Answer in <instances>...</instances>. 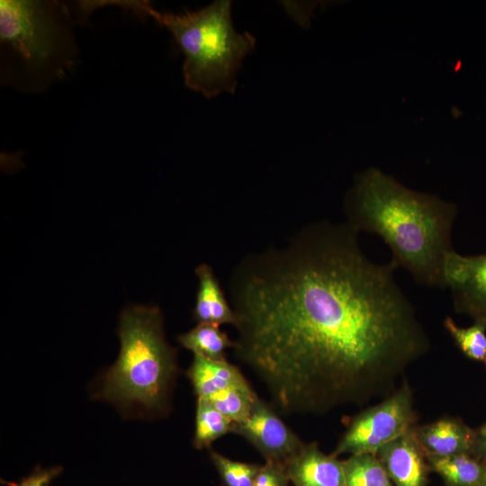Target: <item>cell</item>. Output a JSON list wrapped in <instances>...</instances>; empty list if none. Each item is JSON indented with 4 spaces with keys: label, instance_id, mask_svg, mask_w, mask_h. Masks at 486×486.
<instances>
[{
    "label": "cell",
    "instance_id": "cell-19",
    "mask_svg": "<svg viewBox=\"0 0 486 486\" xmlns=\"http://www.w3.org/2000/svg\"><path fill=\"white\" fill-rule=\"evenodd\" d=\"M444 327L462 353L469 359L484 362L486 359V326L480 322L467 328L455 324L446 317Z\"/></svg>",
    "mask_w": 486,
    "mask_h": 486
},
{
    "label": "cell",
    "instance_id": "cell-11",
    "mask_svg": "<svg viewBox=\"0 0 486 486\" xmlns=\"http://www.w3.org/2000/svg\"><path fill=\"white\" fill-rule=\"evenodd\" d=\"M285 468L294 486H345L343 461L324 454L316 443L304 444Z\"/></svg>",
    "mask_w": 486,
    "mask_h": 486
},
{
    "label": "cell",
    "instance_id": "cell-22",
    "mask_svg": "<svg viewBox=\"0 0 486 486\" xmlns=\"http://www.w3.org/2000/svg\"><path fill=\"white\" fill-rule=\"evenodd\" d=\"M62 472L60 466L50 468H36L31 474L22 478L16 483H11L10 486H50L51 482Z\"/></svg>",
    "mask_w": 486,
    "mask_h": 486
},
{
    "label": "cell",
    "instance_id": "cell-12",
    "mask_svg": "<svg viewBox=\"0 0 486 486\" xmlns=\"http://www.w3.org/2000/svg\"><path fill=\"white\" fill-rule=\"evenodd\" d=\"M194 356L187 376L197 398L205 399L230 387L249 384L239 369L227 360Z\"/></svg>",
    "mask_w": 486,
    "mask_h": 486
},
{
    "label": "cell",
    "instance_id": "cell-14",
    "mask_svg": "<svg viewBox=\"0 0 486 486\" xmlns=\"http://www.w3.org/2000/svg\"><path fill=\"white\" fill-rule=\"evenodd\" d=\"M426 458L446 486H486V464L471 454Z\"/></svg>",
    "mask_w": 486,
    "mask_h": 486
},
{
    "label": "cell",
    "instance_id": "cell-23",
    "mask_svg": "<svg viewBox=\"0 0 486 486\" xmlns=\"http://www.w3.org/2000/svg\"><path fill=\"white\" fill-rule=\"evenodd\" d=\"M472 455L482 462H486V423L474 429Z\"/></svg>",
    "mask_w": 486,
    "mask_h": 486
},
{
    "label": "cell",
    "instance_id": "cell-20",
    "mask_svg": "<svg viewBox=\"0 0 486 486\" xmlns=\"http://www.w3.org/2000/svg\"><path fill=\"white\" fill-rule=\"evenodd\" d=\"M210 456L223 486H252L261 467L231 460L216 451H211Z\"/></svg>",
    "mask_w": 486,
    "mask_h": 486
},
{
    "label": "cell",
    "instance_id": "cell-2",
    "mask_svg": "<svg viewBox=\"0 0 486 486\" xmlns=\"http://www.w3.org/2000/svg\"><path fill=\"white\" fill-rule=\"evenodd\" d=\"M347 225L378 235L392 252L390 262L424 286L445 288L446 254L454 249L457 208L439 197L405 187L371 167L355 180L345 202Z\"/></svg>",
    "mask_w": 486,
    "mask_h": 486
},
{
    "label": "cell",
    "instance_id": "cell-1",
    "mask_svg": "<svg viewBox=\"0 0 486 486\" xmlns=\"http://www.w3.org/2000/svg\"><path fill=\"white\" fill-rule=\"evenodd\" d=\"M346 224L309 227L243 275L236 356L286 414H325L393 393L430 347L391 263L371 261Z\"/></svg>",
    "mask_w": 486,
    "mask_h": 486
},
{
    "label": "cell",
    "instance_id": "cell-6",
    "mask_svg": "<svg viewBox=\"0 0 486 486\" xmlns=\"http://www.w3.org/2000/svg\"><path fill=\"white\" fill-rule=\"evenodd\" d=\"M0 38L26 60L45 61L56 49V29L38 1L1 0Z\"/></svg>",
    "mask_w": 486,
    "mask_h": 486
},
{
    "label": "cell",
    "instance_id": "cell-8",
    "mask_svg": "<svg viewBox=\"0 0 486 486\" xmlns=\"http://www.w3.org/2000/svg\"><path fill=\"white\" fill-rule=\"evenodd\" d=\"M443 276L454 310L486 326V254L464 256L454 249L448 251Z\"/></svg>",
    "mask_w": 486,
    "mask_h": 486
},
{
    "label": "cell",
    "instance_id": "cell-7",
    "mask_svg": "<svg viewBox=\"0 0 486 486\" xmlns=\"http://www.w3.org/2000/svg\"><path fill=\"white\" fill-rule=\"evenodd\" d=\"M231 433L248 441L266 462L285 465L303 446L300 437L270 404L258 396L245 419L233 423Z\"/></svg>",
    "mask_w": 486,
    "mask_h": 486
},
{
    "label": "cell",
    "instance_id": "cell-9",
    "mask_svg": "<svg viewBox=\"0 0 486 486\" xmlns=\"http://www.w3.org/2000/svg\"><path fill=\"white\" fill-rule=\"evenodd\" d=\"M412 429L376 454L394 486L427 485L430 469Z\"/></svg>",
    "mask_w": 486,
    "mask_h": 486
},
{
    "label": "cell",
    "instance_id": "cell-15",
    "mask_svg": "<svg viewBox=\"0 0 486 486\" xmlns=\"http://www.w3.org/2000/svg\"><path fill=\"white\" fill-rule=\"evenodd\" d=\"M184 348L212 360H226L225 352L234 346L228 335L213 323H198L196 327L178 337Z\"/></svg>",
    "mask_w": 486,
    "mask_h": 486
},
{
    "label": "cell",
    "instance_id": "cell-5",
    "mask_svg": "<svg viewBox=\"0 0 486 486\" xmlns=\"http://www.w3.org/2000/svg\"><path fill=\"white\" fill-rule=\"evenodd\" d=\"M416 419L412 391L404 382L382 401L352 418L333 454H376L382 447L411 430Z\"/></svg>",
    "mask_w": 486,
    "mask_h": 486
},
{
    "label": "cell",
    "instance_id": "cell-17",
    "mask_svg": "<svg viewBox=\"0 0 486 486\" xmlns=\"http://www.w3.org/2000/svg\"><path fill=\"white\" fill-rule=\"evenodd\" d=\"M233 422L220 413L205 399L197 398L193 444L197 449L208 448L218 438L231 432Z\"/></svg>",
    "mask_w": 486,
    "mask_h": 486
},
{
    "label": "cell",
    "instance_id": "cell-25",
    "mask_svg": "<svg viewBox=\"0 0 486 486\" xmlns=\"http://www.w3.org/2000/svg\"><path fill=\"white\" fill-rule=\"evenodd\" d=\"M486 464V462H484Z\"/></svg>",
    "mask_w": 486,
    "mask_h": 486
},
{
    "label": "cell",
    "instance_id": "cell-18",
    "mask_svg": "<svg viewBox=\"0 0 486 486\" xmlns=\"http://www.w3.org/2000/svg\"><path fill=\"white\" fill-rule=\"evenodd\" d=\"M256 398L248 384L221 390L205 400L231 422L238 423L247 418Z\"/></svg>",
    "mask_w": 486,
    "mask_h": 486
},
{
    "label": "cell",
    "instance_id": "cell-3",
    "mask_svg": "<svg viewBox=\"0 0 486 486\" xmlns=\"http://www.w3.org/2000/svg\"><path fill=\"white\" fill-rule=\"evenodd\" d=\"M81 5L87 13L115 5L149 16L166 28L184 55V84L208 98L222 92L234 93L243 59L256 46L253 35L234 29L229 0L214 1L202 9L183 14L161 13L142 0L84 1Z\"/></svg>",
    "mask_w": 486,
    "mask_h": 486
},
{
    "label": "cell",
    "instance_id": "cell-21",
    "mask_svg": "<svg viewBox=\"0 0 486 486\" xmlns=\"http://www.w3.org/2000/svg\"><path fill=\"white\" fill-rule=\"evenodd\" d=\"M289 482L285 465L266 462L261 465L252 486H288Z\"/></svg>",
    "mask_w": 486,
    "mask_h": 486
},
{
    "label": "cell",
    "instance_id": "cell-10",
    "mask_svg": "<svg viewBox=\"0 0 486 486\" xmlns=\"http://www.w3.org/2000/svg\"><path fill=\"white\" fill-rule=\"evenodd\" d=\"M412 430L426 457L472 454L474 429L460 418L444 417L427 425L415 426Z\"/></svg>",
    "mask_w": 486,
    "mask_h": 486
},
{
    "label": "cell",
    "instance_id": "cell-24",
    "mask_svg": "<svg viewBox=\"0 0 486 486\" xmlns=\"http://www.w3.org/2000/svg\"><path fill=\"white\" fill-rule=\"evenodd\" d=\"M484 364H485V366H486V359H485V361H484Z\"/></svg>",
    "mask_w": 486,
    "mask_h": 486
},
{
    "label": "cell",
    "instance_id": "cell-4",
    "mask_svg": "<svg viewBox=\"0 0 486 486\" xmlns=\"http://www.w3.org/2000/svg\"><path fill=\"white\" fill-rule=\"evenodd\" d=\"M121 349L99 395L123 408L162 412L177 374L176 353L166 341L157 307L131 306L121 314Z\"/></svg>",
    "mask_w": 486,
    "mask_h": 486
},
{
    "label": "cell",
    "instance_id": "cell-16",
    "mask_svg": "<svg viewBox=\"0 0 486 486\" xmlns=\"http://www.w3.org/2000/svg\"><path fill=\"white\" fill-rule=\"evenodd\" d=\"M343 469L345 486H394L376 454H352Z\"/></svg>",
    "mask_w": 486,
    "mask_h": 486
},
{
    "label": "cell",
    "instance_id": "cell-13",
    "mask_svg": "<svg viewBox=\"0 0 486 486\" xmlns=\"http://www.w3.org/2000/svg\"><path fill=\"white\" fill-rule=\"evenodd\" d=\"M199 281L194 306V318L198 323L236 324V314L224 295L212 268L201 265L196 269Z\"/></svg>",
    "mask_w": 486,
    "mask_h": 486
}]
</instances>
